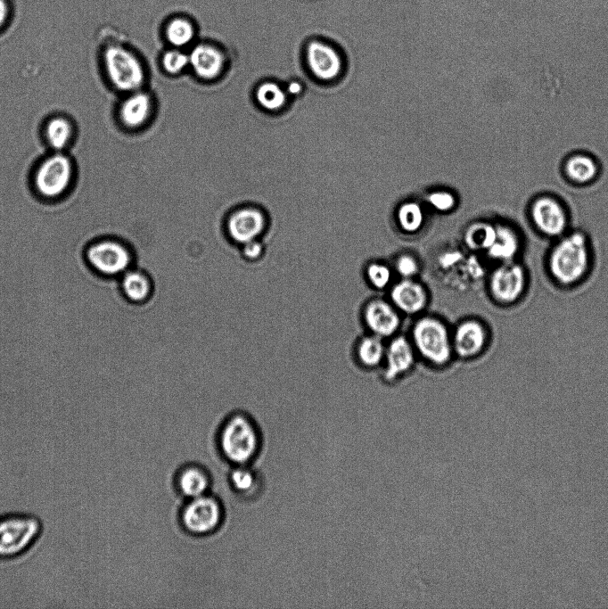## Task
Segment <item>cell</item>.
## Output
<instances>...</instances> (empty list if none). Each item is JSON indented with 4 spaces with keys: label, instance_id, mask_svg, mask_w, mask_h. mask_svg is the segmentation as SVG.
<instances>
[{
    "label": "cell",
    "instance_id": "6da1fadb",
    "mask_svg": "<svg viewBox=\"0 0 608 609\" xmlns=\"http://www.w3.org/2000/svg\"><path fill=\"white\" fill-rule=\"evenodd\" d=\"M594 255L587 236L581 231L567 232L555 239L546 258V270L560 288H574L590 275Z\"/></svg>",
    "mask_w": 608,
    "mask_h": 609
},
{
    "label": "cell",
    "instance_id": "7a4b0ae2",
    "mask_svg": "<svg viewBox=\"0 0 608 609\" xmlns=\"http://www.w3.org/2000/svg\"><path fill=\"white\" fill-rule=\"evenodd\" d=\"M411 342L417 355L434 366H445L454 356L452 337L439 317L423 316L413 325Z\"/></svg>",
    "mask_w": 608,
    "mask_h": 609
},
{
    "label": "cell",
    "instance_id": "3957f363",
    "mask_svg": "<svg viewBox=\"0 0 608 609\" xmlns=\"http://www.w3.org/2000/svg\"><path fill=\"white\" fill-rule=\"evenodd\" d=\"M75 164L67 152L51 151L37 164L32 175L35 192L45 200H57L70 189Z\"/></svg>",
    "mask_w": 608,
    "mask_h": 609
},
{
    "label": "cell",
    "instance_id": "277c9868",
    "mask_svg": "<svg viewBox=\"0 0 608 609\" xmlns=\"http://www.w3.org/2000/svg\"><path fill=\"white\" fill-rule=\"evenodd\" d=\"M83 259L94 274L107 279L119 277L131 268L134 259L128 247L112 237H98L88 243Z\"/></svg>",
    "mask_w": 608,
    "mask_h": 609
},
{
    "label": "cell",
    "instance_id": "5b68a950",
    "mask_svg": "<svg viewBox=\"0 0 608 609\" xmlns=\"http://www.w3.org/2000/svg\"><path fill=\"white\" fill-rule=\"evenodd\" d=\"M42 533L40 519L14 512L0 515V559H13L29 551Z\"/></svg>",
    "mask_w": 608,
    "mask_h": 609
},
{
    "label": "cell",
    "instance_id": "8992f818",
    "mask_svg": "<svg viewBox=\"0 0 608 609\" xmlns=\"http://www.w3.org/2000/svg\"><path fill=\"white\" fill-rule=\"evenodd\" d=\"M530 275L520 259L496 263L487 280L488 292L492 300L502 307L519 303L527 294Z\"/></svg>",
    "mask_w": 608,
    "mask_h": 609
},
{
    "label": "cell",
    "instance_id": "52a82bcc",
    "mask_svg": "<svg viewBox=\"0 0 608 609\" xmlns=\"http://www.w3.org/2000/svg\"><path fill=\"white\" fill-rule=\"evenodd\" d=\"M102 62L106 78L115 89L131 93L143 85V66L127 47L119 44L107 45L102 53Z\"/></svg>",
    "mask_w": 608,
    "mask_h": 609
},
{
    "label": "cell",
    "instance_id": "ba28073f",
    "mask_svg": "<svg viewBox=\"0 0 608 609\" xmlns=\"http://www.w3.org/2000/svg\"><path fill=\"white\" fill-rule=\"evenodd\" d=\"M220 449L231 462L242 465L251 461L259 448V436L254 424L247 416L234 415L223 425Z\"/></svg>",
    "mask_w": 608,
    "mask_h": 609
},
{
    "label": "cell",
    "instance_id": "9c48e42d",
    "mask_svg": "<svg viewBox=\"0 0 608 609\" xmlns=\"http://www.w3.org/2000/svg\"><path fill=\"white\" fill-rule=\"evenodd\" d=\"M451 337L454 355L461 359H472L485 351L490 335L483 321L467 318L458 323Z\"/></svg>",
    "mask_w": 608,
    "mask_h": 609
},
{
    "label": "cell",
    "instance_id": "30bf717a",
    "mask_svg": "<svg viewBox=\"0 0 608 609\" xmlns=\"http://www.w3.org/2000/svg\"><path fill=\"white\" fill-rule=\"evenodd\" d=\"M181 519L188 531L206 534L220 524L222 508L216 498L205 494L191 498L182 511Z\"/></svg>",
    "mask_w": 608,
    "mask_h": 609
},
{
    "label": "cell",
    "instance_id": "8fae6325",
    "mask_svg": "<svg viewBox=\"0 0 608 609\" xmlns=\"http://www.w3.org/2000/svg\"><path fill=\"white\" fill-rule=\"evenodd\" d=\"M530 217L536 229L546 237L556 239L567 233L565 209L550 196H541L532 202Z\"/></svg>",
    "mask_w": 608,
    "mask_h": 609
},
{
    "label": "cell",
    "instance_id": "7c38bea8",
    "mask_svg": "<svg viewBox=\"0 0 608 609\" xmlns=\"http://www.w3.org/2000/svg\"><path fill=\"white\" fill-rule=\"evenodd\" d=\"M400 312L383 299H373L363 309V320L371 334L380 338L396 335L401 325Z\"/></svg>",
    "mask_w": 608,
    "mask_h": 609
},
{
    "label": "cell",
    "instance_id": "4fadbf2b",
    "mask_svg": "<svg viewBox=\"0 0 608 609\" xmlns=\"http://www.w3.org/2000/svg\"><path fill=\"white\" fill-rule=\"evenodd\" d=\"M308 68L318 78L330 80L336 78L341 69L342 61L336 48L326 41L313 39L306 47Z\"/></svg>",
    "mask_w": 608,
    "mask_h": 609
},
{
    "label": "cell",
    "instance_id": "5bb4252c",
    "mask_svg": "<svg viewBox=\"0 0 608 609\" xmlns=\"http://www.w3.org/2000/svg\"><path fill=\"white\" fill-rule=\"evenodd\" d=\"M416 352L411 342L404 335H394L386 345L384 379L394 382L409 372L415 363Z\"/></svg>",
    "mask_w": 608,
    "mask_h": 609
},
{
    "label": "cell",
    "instance_id": "9a60e30c",
    "mask_svg": "<svg viewBox=\"0 0 608 609\" xmlns=\"http://www.w3.org/2000/svg\"><path fill=\"white\" fill-rule=\"evenodd\" d=\"M390 300L400 313L415 316L425 309L429 296L421 283L415 279H401L390 288Z\"/></svg>",
    "mask_w": 608,
    "mask_h": 609
},
{
    "label": "cell",
    "instance_id": "2e32d148",
    "mask_svg": "<svg viewBox=\"0 0 608 609\" xmlns=\"http://www.w3.org/2000/svg\"><path fill=\"white\" fill-rule=\"evenodd\" d=\"M263 214L255 209H242L234 212L228 219L227 231L236 243L243 244L256 240L265 228Z\"/></svg>",
    "mask_w": 608,
    "mask_h": 609
},
{
    "label": "cell",
    "instance_id": "e0dca14e",
    "mask_svg": "<svg viewBox=\"0 0 608 609\" xmlns=\"http://www.w3.org/2000/svg\"><path fill=\"white\" fill-rule=\"evenodd\" d=\"M495 238L485 252L496 263L519 259L522 240L519 232L508 224H497Z\"/></svg>",
    "mask_w": 608,
    "mask_h": 609
},
{
    "label": "cell",
    "instance_id": "ac0fdd59",
    "mask_svg": "<svg viewBox=\"0 0 608 609\" xmlns=\"http://www.w3.org/2000/svg\"><path fill=\"white\" fill-rule=\"evenodd\" d=\"M42 132L46 145L53 152H67L76 135L72 120L61 114L48 118Z\"/></svg>",
    "mask_w": 608,
    "mask_h": 609
},
{
    "label": "cell",
    "instance_id": "d6986e66",
    "mask_svg": "<svg viewBox=\"0 0 608 609\" xmlns=\"http://www.w3.org/2000/svg\"><path fill=\"white\" fill-rule=\"evenodd\" d=\"M188 55L189 64L196 75L203 79L216 78L223 69L225 59L222 53L210 45L199 44Z\"/></svg>",
    "mask_w": 608,
    "mask_h": 609
},
{
    "label": "cell",
    "instance_id": "ffe728a7",
    "mask_svg": "<svg viewBox=\"0 0 608 609\" xmlns=\"http://www.w3.org/2000/svg\"><path fill=\"white\" fill-rule=\"evenodd\" d=\"M151 102L149 96L142 92H131L120 103L119 117L121 123L129 128H138L149 117Z\"/></svg>",
    "mask_w": 608,
    "mask_h": 609
},
{
    "label": "cell",
    "instance_id": "44dd1931",
    "mask_svg": "<svg viewBox=\"0 0 608 609\" xmlns=\"http://www.w3.org/2000/svg\"><path fill=\"white\" fill-rule=\"evenodd\" d=\"M119 278V292L127 301L142 303L148 300L152 285L145 273L129 268Z\"/></svg>",
    "mask_w": 608,
    "mask_h": 609
},
{
    "label": "cell",
    "instance_id": "7402d4cb",
    "mask_svg": "<svg viewBox=\"0 0 608 609\" xmlns=\"http://www.w3.org/2000/svg\"><path fill=\"white\" fill-rule=\"evenodd\" d=\"M177 486L185 496L193 498L206 494L210 479L207 473L199 466H186L178 473Z\"/></svg>",
    "mask_w": 608,
    "mask_h": 609
},
{
    "label": "cell",
    "instance_id": "603a6c76",
    "mask_svg": "<svg viewBox=\"0 0 608 609\" xmlns=\"http://www.w3.org/2000/svg\"><path fill=\"white\" fill-rule=\"evenodd\" d=\"M386 345L383 339L370 334L363 337L357 346V358L365 367L374 368L382 363L385 357Z\"/></svg>",
    "mask_w": 608,
    "mask_h": 609
},
{
    "label": "cell",
    "instance_id": "cb8c5ba5",
    "mask_svg": "<svg viewBox=\"0 0 608 609\" xmlns=\"http://www.w3.org/2000/svg\"><path fill=\"white\" fill-rule=\"evenodd\" d=\"M567 177L572 181L585 184L592 181L597 175V164L593 158L585 154L570 157L564 165Z\"/></svg>",
    "mask_w": 608,
    "mask_h": 609
},
{
    "label": "cell",
    "instance_id": "d4e9b609",
    "mask_svg": "<svg viewBox=\"0 0 608 609\" xmlns=\"http://www.w3.org/2000/svg\"><path fill=\"white\" fill-rule=\"evenodd\" d=\"M495 234L496 226L478 223L468 228L464 241L471 250L486 252L494 241Z\"/></svg>",
    "mask_w": 608,
    "mask_h": 609
},
{
    "label": "cell",
    "instance_id": "484cf974",
    "mask_svg": "<svg viewBox=\"0 0 608 609\" xmlns=\"http://www.w3.org/2000/svg\"><path fill=\"white\" fill-rule=\"evenodd\" d=\"M167 40L175 47L187 45L194 37V27L186 19L175 18L168 21L165 29Z\"/></svg>",
    "mask_w": 608,
    "mask_h": 609
},
{
    "label": "cell",
    "instance_id": "4316f807",
    "mask_svg": "<svg viewBox=\"0 0 608 609\" xmlns=\"http://www.w3.org/2000/svg\"><path fill=\"white\" fill-rule=\"evenodd\" d=\"M256 99L263 108L276 111L285 104L286 94L277 84L266 82L258 87Z\"/></svg>",
    "mask_w": 608,
    "mask_h": 609
},
{
    "label": "cell",
    "instance_id": "83f0119b",
    "mask_svg": "<svg viewBox=\"0 0 608 609\" xmlns=\"http://www.w3.org/2000/svg\"><path fill=\"white\" fill-rule=\"evenodd\" d=\"M366 276L372 287L382 290L390 285L392 279V270L387 264L374 261L366 266Z\"/></svg>",
    "mask_w": 608,
    "mask_h": 609
},
{
    "label": "cell",
    "instance_id": "f1b7e54d",
    "mask_svg": "<svg viewBox=\"0 0 608 609\" xmlns=\"http://www.w3.org/2000/svg\"><path fill=\"white\" fill-rule=\"evenodd\" d=\"M398 218L403 230L415 233L420 229L423 224V213L416 203H406L398 210Z\"/></svg>",
    "mask_w": 608,
    "mask_h": 609
},
{
    "label": "cell",
    "instance_id": "f546056e",
    "mask_svg": "<svg viewBox=\"0 0 608 609\" xmlns=\"http://www.w3.org/2000/svg\"><path fill=\"white\" fill-rule=\"evenodd\" d=\"M394 268L401 279H414L420 270V264L412 254L403 253L396 259Z\"/></svg>",
    "mask_w": 608,
    "mask_h": 609
},
{
    "label": "cell",
    "instance_id": "4dcf8cb0",
    "mask_svg": "<svg viewBox=\"0 0 608 609\" xmlns=\"http://www.w3.org/2000/svg\"><path fill=\"white\" fill-rule=\"evenodd\" d=\"M162 64L168 73H179L189 64V55L177 49L170 50L164 53Z\"/></svg>",
    "mask_w": 608,
    "mask_h": 609
},
{
    "label": "cell",
    "instance_id": "1f68e13d",
    "mask_svg": "<svg viewBox=\"0 0 608 609\" xmlns=\"http://www.w3.org/2000/svg\"><path fill=\"white\" fill-rule=\"evenodd\" d=\"M233 487L241 493L249 492L255 484V476L251 471L240 465L231 473Z\"/></svg>",
    "mask_w": 608,
    "mask_h": 609
},
{
    "label": "cell",
    "instance_id": "d6a6232c",
    "mask_svg": "<svg viewBox=\"0 0 608 609\" xmlns=\"http://www.w3.org/2000/svg\"><path fill=\"white\" fill-rule=\"evenodd\" d=\"M430 202L439 210H448L455 204L452 194L445 192H438L430 195Z\"/></svg>",
    "mask_w": 608,
    "mask_h": 609
},
{
    "label": "cell",
    "instance_id": "836d02e7",
    "mask_svg": "<svg viewBox=\"0 0 608 609\" xmlns=\"http://www.w3.org/2000/svg\"><path fill=\"white\" fill-rule=\"evenodd\" d=\"M242 245L243 257L249 260L258 259L263 252V245L257 239Z\"/></svg>",
    "mask_w": 608,
    "mask_h": 609
},
{
    "label": "cell",
    "instance_id": "e575fe53",
    "mask_svg": "<svg viewBox=\"0 0 608 609\" xmlns=\"http://www.w3.org/2000/svg\"><path fill=\"white\" fill-rule=\"evenodd\" d=\"M11 15V7L8 0H0V30L5 27Z\"/></svg>",
    "mask_w": 608,
    "mask_h": 609
},
{
    "label": "cell",
    "instance_id": "d590c367",
    "mask_svg": "<svg viewBox=\"0 0 608 609\" xmlns=\"http://www.w3.org/2000/svg\"><path fill=\"white\" fill-rule=\"evenodd\" d=\"M288 92L292 95H297L301 91V86L300 83L292 81L288 85Z\"/></svg>",
    "mask_w": 608,
    "mask_h": 609
}]
</instances>
